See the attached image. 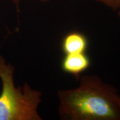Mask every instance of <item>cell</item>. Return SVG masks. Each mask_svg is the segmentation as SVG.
I'll list each match as a JSON object with an SVG mask.
<instances>
[{
  "mask_svg": "<svg viewBox=\"0 0 120 120\" xmlns=\"http://www.w3.org/2000/svg\"><path fill=\"white\" fill-rule=\"evenodd\" d=\"M59 113L71 120H120V95L97 75H84L75 89L59 90Z\"/></svg>",
  "mask_w": 120,
  "mask_h": 120,
  "instance_id": "obj_1",
  "label": "cell"
},
{
  "mask_svg": "<svg viewBox=\"0 0 120 120\" xmlns=\"http://www.w3.org/2000/svg\"><path fill=\"white\" fill-rule=\"evenodd\" d=\"M14 68L7 64L0 55V120H41L38 107L41 93L32 90L28 84L15 87L13 82Z\"/></svg>",
  "mask_w": 120,
  "mask_h": 120,
  "instance_id": "obj_2",
  "label": "cell"
},
{
  "mask_svg": "<svg viewBox=\"0 0 120 120\" xmlns=\"http://www.w3.org/2000/svg\"><path fill=\"white\" fill-rule=\"evenodd\" d=\"M90 65V57L86 53L65 54L61 61L62 70L76 79H79L80 74L87 70Z\"/></svg>",
  "mask_w": 120,
  "mask_h": 120,
  "instance_id": "obj_3",
  "label": "cell"
},
{
  "mask_svg": "<svg viewBox=\"0 0 120 120\" xmlns=\"http://www.w3.org/2000/svg\"><path fill=\"white\" fill-rule=\"evenodd\" d=\"M88 40L85 35L79 31H71L62 39L61 49L65 54L86 53Z\"/></svg>",
  "mask_w": 120,
  "mask_h": 120,
  "instance_id": "obj_4",
  "label": "cell"
},
{
  "mask_svg": "<svg viewBox=\"0 0 120 120\" xmlns=\"http://www.w3.org/2000/svg\"><path fill=\"white\" fill-rule=\"evenodd\" d=\"M107 7L116 11L120 9V0H95Z\"/></svg>",
  "mask_w": 120,
  "mask_h": 120,
  "instance_id": "obj_5",
  "label": "cell"
},
{
  "mask_svg": "<svg viewBox=\"0 0 120 120\" xmlns=\"http://www.w3.org/2000/svg\"><path fill=\"white\" fill-rule=\"evenodd\" d=\"M13 2L16 5H18V4H19V0H12Z\"/></svg>",
  "mask_w": 120,
  "mask_h": 120,
  "instance_id": "obj_6",
  "label": "cell"
},
{
  "mask_svg": "<svg viewBox=\"0 0 120 120\" xmlns=\"http://www.w3.org/2000/svg\"><path fill=\"white\" fill-rule=\"evenodd\" d=\"M118 15H119V17H120V9H119V11H118Z\"/></svg>",
  "mask_w": 120,
  "mask_h": 120,
  "instance_id": "obj_7",
  "label": "cell"
},
{
  "mask_svg": "<svg viewBox=\"0 0 120 120\" xmlns=\"http://www.w3.org/2000/svg\"><path fill=\"white\" fill-rule=\"evenodd\" d=\"M41 1H49V0H40Z\"/></svg>",
  "mask_w": 120,
  "mask_h": 120,
  "instance_id": "obj_8",
  "label": "cell"
}]
</instances>
